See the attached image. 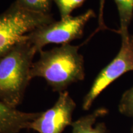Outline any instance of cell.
Wrapping results in <instances>:
<instances>
[{
  "label": "cell",
  "mask_w": 133,
  "mask_h": 133,
  "mask_svg": "<svg viewBox=\"0 0 133 133\" xmlns=\"http://www.w3.org/2000/svg\"><path fill=\"white\" fill-rule=\"evenodd\" d=\"M79 46L66 44L48 51H41L39 58L33 63L30 78L45 79L56 92L65 91L70 85L83 81L85 76L84 58Z\"/></svg>",
  "instance_id": "obj_1"
},
{
  "label": "cell",
  "mask_w": 133,
  "mask_h": 133,
  "mask_svg": "<svg viewBox=\"0 0 133 133\" xmlns=\"http://www.w3.org/2000/svg\"><path fill=\"white\" fill-rule=\"evenodd\" d=\"M36 52L25 36L0 57V99L10 107L17 109L22 101Z\"/></svg>",
  "instance_id": "obj_2"
},
{
  "label": "cell",
  "mask_w": 133,
  "mask_h": 133,
  "mask_svg": "<svg viewBox=\"0 0 133 133\" xmlns=\"http://www.w3.org/2000/svg\"><path fill=\"white\" fill-rule=\"evenodd\" d=\"M53 21L50 14L30 11L16 1L0 14V57L26 35Z\"/></svg>",
  "instance_id": "obj_3"
},
{
  "label": "cell",
  "mask_w": 133,
  "mask_h": 133,
  "mask_svg": "<svg viewBox=\"0 0 133 133\" xmlns=\"http://www.w3.org/2000/svg\"><path fill=\"white\" fill-rule=\"evenodd\" d=\"M96 14L89 9L78 16H70L59 21H53L35 30L26 35V38L35 48L38 52L49 44H70L83 36L86 25Z\"/></svg>",
  "instance_id": "obj_4"
},
{
  "label": "cell",
  "mask_w": 133,
  "mask_h": 133,
  "mask_svg": "<svg viewBox=\"0 0 133 133\" xmlns=\"http://www.w3.org/2000/svg\"><path fill=\"white\" fill-rule=\"evenodd\" d=\"M133 71V35L121 36V45L114 59L100 71L83 101L84 110L90 109L104 89L121 76Z\"/></svg>",
  "instance_id": "obj_5"
},
{
  "label": "cell",
  "mask_w": 133,
  "mask_h": 133,
  "mask_svg": "<svg viewBox=\"0 0 133 133\" xmlns=\"http://www.w3.org/2000/svg\"><path fill=\"white\" fill-rule=\"evenodd\" d=\"M76 103L66 91L59 93V97L54 105L40 112L32 121L30 129L38 133H62L67 126L72 124V116Z\"/></svg>",
  "instance_id": "obj_6"
},
{
  "label": "cell",
  "mask_w": 133,
  "mask_h": 133,
  "mask_svg": "<svg viewBox=\"0 0 133 133\" xmlns=\"http://www.w3.org/2000/svg\"><path fill=\"white\" fill-rule=\"evenodd\" d=\"M40 112L29 113L10 107L0 99V133H19L30 126Z\"/></svg>",
  "instance_id": "obj_7"
},
{
  "label": "cell",
  "mask_w": 133,
  "mask_h": 133,
  "mask_svg": "<svg viewBox=\"0 0 133 133\" xmlns=\"http://www.w3.org/2000/svg\"><path fill=\"white\" fill-rule=\"evenodd\" d=\"M108 114V110L104 107L96 109L90 114L79 118L73 121L71 133H107V128L103 122L96 123L99 118Z\"/></svg>",
  "instance_id": "obj_8"
},
{
  "label": "cell",
  "mask_w": 133,
  "mask_h": 133,
  "mask_svg": "<svg viewBox=\"0 0 133 133\" xmlns=\"http://www.w3.org/2000/svg\"><path fill=\"white\" fill-rule=\"evenodd\" d=\"M117 8L120 28L118 33L121 36L129 35V26L133 17V0H114Z\"/></svg>",
  "instance_id": "obj_9"
},
{
  "label": "cell",
  "mask_w": 133,
  "mask_h": 133,
  "mask_svg": "<svg viewBox=\"0 0 133 133\" xmlns=\"http://www.w3.org/2000/svg\"><path fill=\"white\" fill-rule=\"evenodd\" d=\"M52 0H17L22 7L36 12L49 14Z\"/></svg>",
  "instance_id": "obj_10"
},
{
  "label": "cell",
  "mask_w": 133,
  "mask_h": 133,
  "mask_svg": "<svg viewBox=\"0 0 133 133\" xmlns=\"http://www.w3.org/2000/svg\"><path fill=\"white\" fill-rule=\"evenodd\" d=\"M59 9L61 19H64L71 16V12L80 7L86 0H54Z\"/></svg>",
  "instance_id": "obj_11"
},
{
  "label": "cell",
  "mask_w": 133,
  "mask_h": 133,
  "mask_svg": "<svg viewBox=\"0 0 133 133\" xmlns=\"http://www.w3.org/2000/svg\"><path fill=\"white\" fill-rule=\"evenodd\" d=\"M118 109L121 114L133 119V86L122 95Z\"/></svg>",
  "instance_id": "obj_12"
},
{
  "label": "cell",
  "mask_w": 133,
  "mask_h": 133,
  "mask_svg": "<svg viewBox=\"0 0 133 133\" xmlns=\"http://www.w3.org/2000/svg\"><path fill=\"white\" fill-rule=\"evenodd\" d=\"M105 0H99V10L98 16V28L94 33L101 30H107V27L105 25L104 20V9Z\"/></svg>",
  "instance_id": "obj_13"
},
{
  "label": "cell",
  "mask_w": 133,
  "mask_h": 133,
  "mask_svg": "<svg viewBox=\"0 0 133 133\" xmlns=\"http://www.w3.org/2000/svg\"><path fill=\"white\" fill-rule=\"evenodd\" d=\"M131 133H133V126H132V131H131Z\"/></svg>",
  "instance_id": "obj_14"
}]
</instances>
